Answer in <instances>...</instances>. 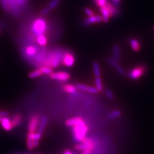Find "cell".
Returning a JSON list of instances; mask_svg holds the SVG:
<instances>
[{"label":"cell","mask_w":154,"mask_h":154,"mask_svg":"<svg viewBox=\"0 0 154 154\" xmlns=\"http://www.w3.org/2000/svg\"><path fill=\"white\" fill-rule=\"evenodd\" d=\"M88 131V127L82 120H80L72 126L74 140L76 142H82Z\"/></svg>","instance_id":"6da1fadb"},{"label":"cell","mask_w":154,"mask_h":154,"mask_svg":"<svg viewBox=\"0 0 154 154\" xmlns=\"http://www.w3.org/2000/svg\"><path fill=\"white\" fill-rule=\"evenodd\" d=\"M33 34L37 37L44 35L48 30V26L44 19L39 18L33 22L32 26Z\"/></svg>","instance_id":"7a4b0ae2"},{"label":"cell","mask_w":154,"mask_h":154,"mask_svg":"<svg viewBox=\"0 0 154 154\" xmlns=\"http://www.w3.org/2000/svg\"><path fill=\"white\" fill-rule=\"evenodd\" d=\"M65 51L62 49H56L54 51L53 59L51 63V68H56L59 66L60 63L62 62L63 57L64 55Z\"/></svg>","instance_id":"3957f363"},{"label":"cell","mask_w":154,"mask_h":154,"mask_svg":"<svg viewBox=\"0 0 154 154\" xmlns=\"http://www.w3.org/2000/svg\"><path fill=\"white\" fill-rule=\"evenodd\" d=\"M50 77L51 79L54 80L61 82H66L70 79V75L67 72H52L50 75Z\"/></svg>","instance_id":"277c9868"},{"label":"cell","mask_w":154,"mask_h":154,"mask_svg":"<svg viewBox=\"0 0 154 154\" xmlns=\"http://www.w3.org/2000/svg\"><path fill=\"white\" fill-rule=\"evenodd\" d=\"M82 143L75 146V149L78 151L92 150L94 149V143L91 139L85 138L82 142Z\"/></svg>","instance_id":"5b68a950"},{"label":"cell","mask_w":154,"mask_h":154,"mask_svg":"<svg viewBox=\"0 0 154 154\" xmlns=\"http://www.w3.org/2000/svg\"><path fill=\"white\" fill-rule=\"evenodd\" d=\"M75 62V58L74 54L68 51H65L62 62L66 67H71Z\"/></svg>","instance_id":"8992f818"},{"label":"cell","mask_w":154,"mask_h":154,"mask_svg":"<svg viewBox=\"0 0 154 154\" xmlns=\"http://www.w3.org/2000/svg\"><path fill=\"white\" fill-rule=\"evenodd\" d=\"M103 21L102 17L100 16H93L91 17H88V18L83 20L81 23L83 27H87L92 24L100 22Z\"/></svg>","instance_id":"52a82bcc"},{"label":"cell","mask_w":154,"mask_h":154,"mask_svg":"<svg viewBox=\"0 0 154 154\" xmlns=\"http://www.w3.org/2000/svg\"><path fill=\"white\" fill-rule=\"evenodd\" d=\"M39 117L38 116H34L30 119L28 125V133H35L39 126Z\"/></svg>","instance_id":"ba28073f"},{"label":"cell","mask_w":154,"mask_h":154,"mask_svg":"<svg viewBox=\"0 0 154 154\" xmlns=\"http://www.w3.org/2000/svg\"><path fill=\"white\" fill-rule=\"evenodd\" d=\"M145 72V67L144 66H138L133 69L128 74V76L132 79H138Z\"/></svg>","instance_id":"9c48e42d"},{"label":"cell","mask_w":154,"mask_h":154,"mask_svg":"<svg viewBox=\"0 0 154 154\" xmlns=\"http://www.w3.org/2000/svg\"><path fill=\"white\" fill-rule=\"evenodd\" d=\"M105 6L110 12L111 16L116 17L119 16L120 13L119 7L114 5L111 3H107V2L105 4Z\"/></svg>","instance_id":"30bf717a"},{"label":"cell","mask_w":154,"mask_h":154,"mask_svg":"<svg viewBox=\"0 0 154 154\" xmlns=\"http://www.w3.org/2000/svg\"><path fill=\"white\" fill-rule=\"evenodd\" d=\"M38 48L37 46H33V45L28 46L25 49V54L29 58H30V57H32L34 55H37L38 53Z\"/></svg>","instance_id":"8fae6325"},{"label":"cell","mask_w":154,"mask_h":154,"mask_svg":"<svg viewBox=\"0 0 154 154\" xmlns=\"http://www.w3.org/2000/svg\"><path fill=\"white\" fill-rule=\"evenodd\" d=\"M1 125L2 127L6 131H11L13 128L11 124V120L6 117H3L1 121Z\"/></svg>","instance_id":"7c38bea8"},{"label":"cell","mask_w":154,"mask_h":154,"mask_svg":"<svg viewBox=\"0 0 154 154\" xmlns=\"http://www.w3.org/2000/svg\"><path fill=\"white\" fill-rule=\"evenodd\" d=\"M100 11L102 13V17L103 21L104 22H107L109 21L111 14L108 9L105 7V6L102 7H100Z\"/></svg>","instance_id":"4fadbf2b"},{"label":"cell","mask_w":154,"mask_h":154,"mask_svg":"<svg viewBox=\"0 0 154 154\" xmlns=\"http://www.w3.org/2000/svg\"><path fill=\"white\" fill-rule=\"evenodd\" d=\"M121 50L118 45H114L112 49V59L118 62L120 60Z\"/></svg>","instance_id":"5bb4252c"},{"label":"cell","mask_w":154,"mask_h":154,"mask_svg":"<svg viewBox=\"0 0 154 154\" xmlns=\"http://www.w3.org/2000/svg\"><path fill=\"white\" fill-rule=\"evenodd\" d=\"M108 61H109V63H110L111 66H113L114 67H115L116 70L118 72H119L121 74H125V72L124 71V70L122 68L121 66L118 65L116 61H115L114 60H113L112 58L109 59Z\"/></svg>","instance_id":"9a60e30c"},{"label":"cell","mask_w":154,"mask_h":154,"mask_svg":"<svg viewBox=\"0 0 154 154\" xmlns=\"http://www.w3.org/2000/svg\"><path fill=\"white\" fill-rule=\"evenodd\" d=\"M130 44L132 49L135 51H138L140 49V43L137 39L131 38L130 39Z\"/></svg>","instance_id":"2e32d148"},{"label":"cell","mask_w":154,"mask_h":154,"mask_svg":"<svg viewBox=\"0 0 154 154\" xmlns=\"http://www.w3.org/2000/svg\"><path fill=\"white\" fill-rule=\"evenodd\" d=\"M22 121V117L19 114H16L13 116V119H11V124L13 127H16L18 126L21 123Z\"/></svg>","instance_id":"e0dca14e"},{"label":"cell","mask_w":154,"mask_h":154,"mask_svg":"<svg viewBox=\"0 0 154 154\" xmlns=\"http://www.w3.org/2000/svg\"><path fill=\"white\" fill-rule=\"evenodd\" d=\"M47 122H48L47 118L46 116H44L42 118L40 123L39 124L38 131V133L42 134L43 131L44 130L46 124H47Z\"/></svg>","instance_id":"ac0fdd59"},{"label":"cell","mask_w":154,"mask_h":154,"mask_svg":"<svg viewBox=\"0 0 154 154\" xmlns=\"http://www.w3.org/2000/svg\"><path fill=\"white\" fill-rule=\"evenodd\" d=\"M63 89L68 93L74 94L77 92V88H76V87L72 85H66L64 86Z\"/></svg>","instance_id":"d6986e66"},{"label":"cell","mask_w":154,"mask_h":154,"mask_svg":"<svg viewBox=\"0 0 154 154\" xmlns=\"http://www.w3.org/2000/svg\"><path fill=\"white\" fill-rule=\"evenodd\" d=\"M35 39L37 43L41 46H45L47 44V42H48L47 38L44 35L38 36Z\"/></svg>","instance_id":"ffe728a7"},{"label":"cell","mask_w":154,"mask_h":154,"mask_svg":"<svg viewBox=\"0 0 154 154\" xmlns=\"http://www.w3.org/2000/svg\"><path fill=\"white\" fill-rule=\"evenodd\" d=\"M82 119L80 117H75L72 118L70 119L67 120L66 122V125L68 126L72 127L74 126L80 120H81Z\"/></svg>","instance_id":"44dd1931"},{"label":"cell","mask_w":154,"mask_h":154,"mask_svg":"<svg viewBox=\"0 0 154 154\" xmlns=\"http://www.w3.org/2000/svg\"><path fill=\"white\" fill-rule=\"evenodd\" d=\"M96 88H97L98 91H102L103 90V85L102 83V80L99 77H97L95 80Z\"/></svg>","instance_id":"7402d4cb"},{"label":"cell","mask_w":154,"mask_h":154,"mask_svg":"<svg viewBox=\"0 0 154 154\" xmlns=\"http://www.w3.org/2000/svg\"><path fill=\"white\" fill-rule=\"evenodd\" d=\"M42 74V73L41 71V70L38 69H37V70H35L33 72H31L29 74V77H30V78H35L40 77Z\"/></svg>","instance_id":"603a6c76"},{"label":"cell","mask_w":154,"mask_h":154,"mask_svg":"<svg viewBox=\"0 0 154 154\" xmlns=\"http://www.w3.org/2000/svg\"><path fill=\"white\" fill-rule=\"evenodd\" d=\"M39 69L41 70V71L42 72V74H51L53 72V70L51 69V67H48L46 66H42Z\"/></svg>","instance_id":"cb8c5ba5"},{"label":"cell","mask_w":154,"mask_h":154,"mask_svg":"<svg viewBox=\"0 0 154 154\" xmlns=\"http://www.w3.org/2000/svg\"><path fill=\"white\" fill-rule=\"evenodd\" d=\"M94 72L95 75L97 77H99L100 75V68L99 65L97 62H95L93 63Z\"/></svg>","instance_id":"d4e9b609"},{"label":"cell","mask_w":154,"mask_h":154,"mask_svg":"<svg viewBox=\"0 0 154 154\" xmlns=\"http://www.w3.org/2000/svg\"><path fill=\"white\" fill-rule=\"evenodd\" d=\"M60 2L61 0H51L48 5V7L52 10L59 5Z\"/></svg>","instance_id":"484cf974"},{"label":"cell","mask_w":154,"mask_h":154,"mask_svg":"<svg viewBox=\"0 0 154 154\" xmlns=\"http://www.w3.org/2000/svg\"><path fill=\"white\" fill-rule=\"evenodd\" d=\"M120 115H121L120 111H119L118 110H116V111L111 112L110 114H109L107 117H108V119H114L118 117Z\"/></svg>","instance_id":"4316f807"},{"label":"cell","mask_w":154,"mask_h":154,"mask_svg":"<svg viewBox=\"0 0 154 154\" xmlns=\"http://www.w3.org/2000/svg\"><path fill=\"white\" fill-rule=\"evenodd\" d=\"M76 88L81 91H87L88 90V86L85 85H83V84H77V85L75 86Z\"/></svg>","instance_id":"83f0119b"},{"label":"cell","mask_w":154,"mask_h":154,"mask_svg":"<svg viewBox=\"0 0 154 154\" xmlns=\"http://www.w3.org/2000/svg\"><path fill=\"white\" fill-rule=\"evenodd\" d=\"M94 2L99 6V7H102L105 5V4L107 3V0H93Z\"/></svg>","instance_id":"f1b7e54d"},{"label":"cell","mask_w":154,"mask_h":154,"mask_svg":"<svg viewBox=\"0 0 154 154\" xmlns=\"http://www.w3.org/2000/svg\"><path fill=\"white\" fill-rule=\"evenodd\" d=\"M51 11V9L50 8H49L48 6H47L46 8H45L44 9H43L42 10V11H41V14L42 16L46 15V14H49Z\"/></svg>","instance_id":"f546056e"},{"label":"cell","mask_w":154,"mask_h":154,"mask_svg":"<svg viewBox=\"0 0 154 154\" xmlns=\"http://www.w3.org/2000/svg\"><path fill=\"white\" fill-rule=\"evenodd\" d=\"M32 140L31 139H29L27 138V141H26V143H27V147L30 150H32L34 149V147H33V143Z\"/></svg>","instance_id":"4dcf8cb0"},{"label":"cell","mask_w":154,"mask_h":154,"mask_svg":"<svg viewBox=\"0 0 154 154\" xmlns=\"http://www.w3.org/2000/svg\"><path fill=\"white\" fill-rule=\"evenodd\" d=\"M85 13L88 16V17H91L94 16V12L92 11L90 8H85L84 9Z\"/></svg>","instance_id":"1f68e13d"},{"label":"cell","mask_w":154,"mask_h":154,"mask_svg":"<svg viewBox=\"0 0 154 154\" xmlns=\"http://www.w3.org/2000/svg\"><path fill=\"white\" fill-rule=\"evenodd\" d=\"M87 91H88V93H90L96 94L98 93V91L97 88H95L88 86Z\"/></svg>","instance_id":"d6a6232c"},{"label":"cell","mask_w":154,"mask_h":154,"mask_svg":"<svg viewBox=\"0 0 154 154\" xmlns=\"http://www.w3.org/2000/svg\"><path fill=\"white\" fill-rule=\"evenodd\" d=\"M105 93H106V96L108 98H109V99H113L114 95H113L112 92L110 91V90L106 89V90H105Z\"/></svg>","instance_id":"836d02e7"},{"label":"cell","mask_w":154,"mask_h":154,"mask_svg":"<svg viewBox=\"0 0 154 154\" xmlns=\"http://www.w3.org/2000/svg\"><path fill=\"white\" fill-rule=\"evenodd\" d=\"M9 116V113L5 111H0V116L2 117H6Z\"/></svg>","instance_id":"e575fe53"},{"label":"cell","mask_w":154,"mask_h":154,"mask_svg":"<svg viewBox=\"0 0 154 154\" xmlns=\"http://www.w3.org/2000/svg\"><path fill=\"white\" fill-rule=\"evenodd\" d=\"M33 143L34 148L37 147H38V146L39 140H33Z\"/></svg>","instance_id":"d590c367"},{"label":"cell","mask_w":154,"mask_h":154,"mask_svg":"<svg viewBox=\"0 0 154 154\" xmlns=\"http://www.w3.org/2000/svg\"><path fill=\"white\" fill-rule=\"evenodd\" d=\"M82 154H91V150L83 151Z\"/></svg>","instance_id":"8d00e7d4"},{"label":"cell","mask_w":154,"mask_h":154,"mask_svg":"<svg viewBox=\"0 0 154 154\" xmlns=\"http://www.w3.org/2000/svg\"><path fill=\"white\" fill-rule=\"evenodd\" d=\"M63 154H72V153L71 151H69V150H67V151L64 152Z\"/></svg>","instance_id":"74e56055"},{"label":"cell","mask_w":154,"mask_h":154,"mask_svg":"<svg viewBox=\"0 0 154 154\" xmlns=\"http://www.w3.org/2000/svg\"></svg>","instance_id":"f35d334b"}]
</instances>
